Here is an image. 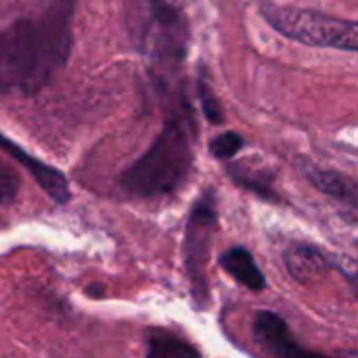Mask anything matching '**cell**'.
Listing matches in <instances>:
<instances>
[{"mask_svg": "<svg viewBox=\"0 0 358 358\" xmlns=\"http://www.w3.org/2000/svg\"><path fill=\"white\" fill-rule=\"evenodd\" d=\"M199 99H201V107H203L206 117L212 124H220L222 122V109H220V105L212 92V86L208 84V80L203 76L199 78Z\"/></svg>", "mask_w": 358, "mask_h": 358, "instance_id": "15", "label": "cell"}, {"mask_svg": "<svg viewBox=\"0 0 358 358\" xmlns=\"http://www.w3.org/2000/svg\"><path fill=\"white\" fill-rule=\"evenodd\" d=\"M306 178L313 182V187H317L323 195L348 206L350 210L358 212V182L352 180L346 174H340L336 170H327V168H317L313 164L306 166Z\"/></svg>", "mask_w": 358, "mask_h": 358, "instance_id": "8", "label": "cell"}, {"mask_svg": "<svg viewBox=\"0 0 358 358\" xmlns=\"http://www.w3.org/2000/svg\"><path fill=\"white\" fill-rule=\"evenodd\" d=\"M78 0H52L44 10L0 34V92L34 96L67 65Z\"/></svg>", "mask_w": 358, "mask_h": 358, "instance_id": "1", "label": "cell"}, {"mask_svg": "<svg viewBox=\"0 0 358 358\" xmlns=\"http://www.w3.org/2000/svg\"><path fill=\"white\" fill-rule=\"evenodd\" d=\"M19 187H21V182H19L17 172L0 159V208L13 203L17 199Z\"/></svg>", "mask_w": 358, "mask_h": 358, "instance_id": "14", "label": "cell"}, {"mask_svg": "<svg viewBox=\"0 0 358 358\" xmlns=\"http://www.w3.org/2000/svg\"><path fill=\"white\" fill-rule=\"evenodd\" d=\"M283 260H285L289 275L300 281L308 279L310 275L325 273L331 266L329 258L313 245H294L285 252Z\"/></svg>", "mask_w": 358, "mask_h": 358, "instance_id": "11", "label": "cell"}, {"mask_svg": "<svg viewBox=\"0 0 358 358\" xmlns=\"http://www.w3.org/2000/svg\"><path fill=\"white\" fill-rule=\"evenodd\" d=\"M0 149L4 153H8L17 164H21L31 178L38 182V187L55 201V203H67L71 199V191H69V180L65 178V174L48 164H44L42 159H38L36 155L27 153L23 147H19L15 141H10L2 130H0Z\"/></svg>", "mask_w": 358, "mask_h": 358, "instance_id": "7", "label": "cell"}, {"mask_svg": "<svg viewBox=\"0 0 358 358\" xmlns=\"http://www.w3.org/2000/svg\"><path fill=\"white\" fill-rule=\"evenodd\" d=\"M218 229L216 197L208 189L193 203L187 229H185V268L191 283L193 298L199 306L208 302V262L212 252V239Z\"/></svg>", "mask_w": 358, "mask_h": 358, "instance_id": "4", "label": "cell"}, {"mask_svg": "<svg viewBox=\"0 0 358 358\" xmlns=\"http://www.w3.org/2000/svg\"><path fill=\"white\" fill-rule=\"evenodd\" d=\"M252 329H254V336L260 342V346L273 358H334L302 348L296 342V338L289 334L285 319L273 310L256 313Z\"/></svg>", "mask_w": 358, "mask_h": 358, "instance_id": "6", "label": "cell"}, {"mask_svg": "<svg viewBox=\"0 0 358 358\" xmlns=\"http://www.w3.org/2000/svg\"><path fill=\"white\" fill-rule=\"evenodd\" d=\"M193 166V120L176 109L164 124L153 145L122 174V187L136 197L174 193Z\"/></svg>", "mask_w": 358, "mask_h": 358, "instance_id": "2", "label": "cell"}, {"mask_svg": "<svg viewBox=\"0 0 358 358\" xmlns=\"http://www.w3.org/2000/svg\"><path fill=\"white\" fill-rule=\"evenodd\" d=\"M262 17L285 38L308 46L358 50V21L336 19L306 8L264 4Z\"/></svg>", "mask_w": 358, "mask_h": 358, "instance_id": "3", "label": "cell"}, {"mask_svg": "<svg viewBox=\"0 0 358 358\" xmlns=\"http://www.w3.org/2000/svg\"><path fill=\"white\" fill-rule=\"evenodd\" d=\"M231 176L237 185L250 189L252 193L260 195L262 199H268V201H279V195L271 182V176L260 172V170H248V166H241V164H235L231 170Z\"/></svg>", "mask_w": 358, "mask_h": 358, "instance_id": "12", "label": "cell"}, {"mask_svg": "<svg viewBox=\"0 0 358 358\" xmlns=\"http://www.w3.org/2000/svg\"><path fill=\"white\" fill-rule=\"evenodd\" d=\"M346 279H348V285H350L355 298L358 300V273H346Z\"/></svg>", "mask_w": 358, "mask_h": 358, "instance_id": "16", "label": "cell"}, {"mask_svg": "<svg viewBox=\"0 0 358 358\" xmlns=\"http://www.w3.org/2000/svg\"><path fill=\"white\" fill-rule=\"evenodd\" d=\"M187 21L182 13L166 0H145L136 38L138 46L157 63H176L185 55L187 46Z\"/></svg>", "mask_w": 358, "mask_h": 358, "instance_id": "5", "label": "cell"}, {"mask_svg": "<svg viewBox=\"0 0 358 358\" xmlns=\"http://www.w3.org/2000/svg\"><path fill=\"white\" fill-rule=\"evenodd\" d=\"M147 358H203L195 344L168 329L147 331Z\"/></svg>", "mask_w": 358, "mask_h": 358, "instance_id": "10", "label": "cell"}, {"mask_svg": "<svg viewBox=\"0 0 358 358\" xmlns=\"http://www.w3.org/2000/svg\"><path fill=\"white\" fill-rule=\"evenodd\" d=\"M243 147V138L237 132H224L218 134L212 143H210V151L214 157L218 159H229L233 155H237V151Z\"/></svg>", "mask_w": 358, "mask_h": 358, "instance_id": "13", "label": "cell"}, {"mask_svg": "<svg viewBox=\"0 0 358 358\" xmlns=\"http://www.w3.org/2000/svg\"><path fill=\"white\" fill-rule=\"evenodd\" d=\"M220 266L243 287L250 292H262L266 287V279L256 264L254 256L245 248H231L220 256Z\"/></svg>", "mask_w": 358, "mask_h": 358, "instance_id": "9", "label": "cell"}]
</instances>
